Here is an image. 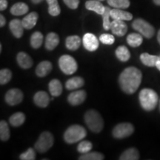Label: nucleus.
<instances>
[{
	"label": "nucleus",
	"mask_w": 160,
	"mask_h": 160,
	"mask_svg": "<svg viewBox=\"0 0 160 160\" xmlns=\"http://www.w3.org/2000/svg\"><path fill=\"white\" fill-rule=\"evenodd\" d=\"M49 91L53 97H59L62 93V85L59 79H52L48 85Z\"/></svg>",
	"instance_id": "5701e85b"
},
{
	"label": "nucleus",
	"mask_w": 160,
	"mask_h": 160,
	"mask_svg": "<svg viewBox=\"0 0 160 160\" xmlns=\"http://www.w3.org/2000/svg\"><path fill=\"white\" fill-rule=\"evenodd\" d=\"M25 115L22 112H17L9 118V122L13 127H19L25 122Z\"/></svg>",
	"instance_id": "c85d7f7f"
},
{
	"label": "nucleus",
	"mask_w": 160,
	"mask_h": 160,
	"mask_svg": "<svg viewBox=\"0 0 160 160\" xmlns=\"http://www.w3.org/2000/svg\"><path fill=\"white\" fill-rule=\"evenodd\" d=\"M33 102L39 108H46L49 105L50 97L45 91H38L33 97Z\"/></svg>",
	"instance_id": "2eb2a0df"
},
{
	"label": "nucleus",
	"mask_w": 160,
	"mask_h": 160,
	"mask_svg": "<svg viewBox=\"0 0 160 160\" xmlns=\"http://www.w3.org/2000/svg\"><path fill=\"white\" fill-rule=\"evenodd\" d=\"M48 4V13L52 17H57L61 13L58 0H46Z\"/></svg>",
	"instance_id": "7c9ffc66"
},
{
	"label": "nucleus",
	"mask_w": 160,
	"mask_h": 160,
	"mask_svg": "<svg viewBox=\"0 0 160 160\" xmlns=\"http://www.w3.org/2000/svg\"><path fill=\"white\" fill-rule=\"evenodd\" d=\"M85 122L90 131L98 133L102 131L104 128V120L99 112L95 110H88L85 114Z\"/></svg>",
	"instance_id": "7ed1b4c3"
},
{
	"label": "nucleus",
	"mask_w": 160,
	"mask_h": 160,
	"mask_svg": "<svg viewBox=\"0 0 160 160\" xmlns=\"http://www.w3.org/2000/svg\"><path fill=\"white\" fill-rule=\"evenodd\" d=\"M17 61L22 68L29 69L33 66V59L25 52H19L17 56Z\"/></svg>",
	"instance_id": "4468645a"
},
{
	"label": "nucleus",
	"mask_w": 160,
	"mask_h": 160,
	"mask_svg": "<svg viewBox=\"0 0 160 160\" xmlns=\"http://www.w3.org/2000/svg\"><path fill=\"white\" fill-rule=\"evenodd\" d=\"M93 148V145L90 141L85 140L82 141L77 146V151L79 153L84 154V153H88Z\"/></svg>",
	"instance_id": "c9c22d12"
},
{
	"label": "nucleus",
	"mask_w": 160,
	"mask_h": 160,
	"mask_svg": "<svg viewBox=\"0 0 160 160\" xmlns=\"http://www.w3.org/2000/svg\"><path fill=\"white\" fill-rule=\"evenodd\" d=\"M142 72L136 67H128L122 72L119 77L120 88L128 94L135 93L142 82Z\"/></svg>",
	"instance_id": "f257e3e1"
},
{
	"label": "nucleus",
	"mask_w": 160,
	"mask_h": 160,
	"mask_svg": "<svg viewBox=\"0 0 160 160\" xmlns=\"http://www.w3.org/2000/svg\"><path fill=\"white\" fill-rule=\"evenodd\" d=\"M59 43V37L54 32H51L45 38V48L48 51H53Z\"/></svg>",
	"instance_id": "a211bd4d"
},
{
	"label": "nucleus",
	"mask_w": 160,
	"mask_h": 160,
	"mask_svg": "<svg viewBox=\"0 0 160 160\" xmlns=\"http://www.w3.org/2000/svg\"><path fill=\"white\" fill-rule=\"evenodd\" d=\"M64 3L69 8L75 10L78 8L79 5V0H63Z\"/></svg>",
	"instance_id": "ea45409f"
},
{
	"label": "nucleus",
	"mask_w": 160,
	"mask_h": 160,
	"mask_svg": "<svg viewBox=\"0 0 160 160\" xmlns=\"http://www.w3.org/2000/svg\"><path fill=\"white\" fill-rule=\"evenodd\" d=\"M6 24V19L3 15H0V27H4Z\"/></svg>",
	"instance_id": "79ce46f5"
},
{
	"label": "nucleus",
	"mask_w": 160,
	"mask_h": 160,
	"mask_svg": "<svg viewBox=\"0 0 160 160\" xmlns=\"http://www.w3.org/2000/svg\"><path fill=\"white\" fill-rule=\"evenodd\" d=\"M157 39H158V42H159V45H160V30L158 32V34H157Z\"/></svg>",
	"instance_id": "49530a36"
},
{
	"label": "nucleus",
	"mask_w": 160,
	"mask_h": 160,
	"mask_svg": "<svg viewBox=\"0 0 160 160\" xmlns=\"http://www.w3.org/2000/svg\"><path fill=\"white\" fill-rule=\"evenodd\" d=\"M87 136V131L83 126L73 125L68 128L64 133V140L68 144H74L82 139H85Z\"/></svg>",
	"instance_id": "20e7f679"
},
{
	"label": "nucleus",
	"mask_w": 160,
	"mask_h": 160,
	"mask_svg": "<svg viewBox=\"0 0 160 160\" xmlns=\"http://www.w3.org/2000/svg\"><path fill=\"white\" fill-rule=\"evenodd\" d=\"M99 1H104V0H99Z\"/></svg>",
	"instance_id": "8fccbe9b"
},
{
	"label": "nucleus",
	"mask_w": 160,
	"mask_h": 160,
	"mask_svg": "<svg viewBox=\"0 0 160 160\" xmlns=\"http://www.w3.org/2000/svg\"><path fill=\"white\" fill-rule=\"evenodd\" d=\"M81 45V39L79 36L73 35L68 37L65 41L66 48L70 51H74L79 49Z\"/></svg>",
	"instance_id": "4be33fe9"
},
{
	"label": "nucleus",
	"mask_w": 160,
	"mask_h": 160,
	"mask_svg": "<svg viewBox=\"0 0 160 160\" xmlns=\"http://www.w3.org/2000/svg\"><path fill=\"white\" fill-rule=\"evenodd\" d=\"M12 78V72L9 69H2L0 71V84L5 85L11 81Z\"/></svg>",
	"instance_id": "e433bc0d"
},
{
	"label": "nucleus",
	"mask_w": 160,
	"mask_h": 160,
	"mask_svg": "<svg viewBox=\"0 0 160 160\" xmlns=\"http://www.w3.org/2000/svg\"><path fill=\"white\" fill-rule=\"evenodd\" d=\"M156 67L157 68L158 70H159V71H160V59H159V61H158L157 62V65H156Z\"/></svg>",
	"instance_id": "c03bdc74"
},
{
	"label": "nucleus",
	"mask_w": 160,
	"mask_h": 160,
	"mask_svg": "<svg viewBox=\"0 0 160 160\" xmlns=\"http://www.w3.org/2000/svg\"><path fill=\"white\" fill-rule=\"evenodd\" d=\"M2 45L1 44H0V52L2 51Z\"/></svg>",
	"instance_id": "de8ad7c7"
},
{
	"label": "nucleus",
	"mask_w": 160,
	"mask_h": 160,
	"mask_svg": "<svg viewBox=\"0 0 160 160\" xmlns=\"http://www.w3.org/2000/svg\"><path fill=\"white\" fill-rule=\"evenodd\" d=\"M44 37L41 32L36 31L31 37V45L33 48L38 49L43 43Z\"/></svg>",
	"instance_id": "c756f323"
},
{
	"label": "nucleus",
	"mask_w": 160,
	"mask_h": 160,
	"mask_svg": "<svg viewBox=\"0 0 160 160\" xmlns=\"http://www.w3.org/2000/svg\"><path fill=\"white\" fill-rule=\"evenodd\" d=\"M54 143V138L51 133L48 131H44L39 136L34 148L40 153H45L51 148Z\"/></svg>",
	"instance_id": "39448f33"
},
{
	"label": "nucleus",
	"mask_w": 160,
	"mask_h": 160,
	"mask_svg": "<svg viewBox=\"0 0 160 160\" xmlns=\"http://www.w3.org/2000/svg\"><path fill=\"white\" fill-rule=\"evenodd\" d=\"M111 30L112 33L117 37H123L128 32V25L123 20L113 19L111 22Z\"/></svg>",
	"instance_id": "9b49d317"
},
{
	"label": "nucleus",
	"mask_w": 160,
	"mask_h": 160,
	"mask_svg": "<svg viewBox=\"0 0 160 160\" xmlns=\"http://www.w3.org/2000/svg\"><path fill=\"white\" fill-rule=\"evenodd\" d=\"M36 157H37L36 151L32 148H30L19 156V159L22 160H35Z\"/></svg>",
	"instance_id": "4c0bfd02"
},
{
	"label": "nucleus",
	"mask_w": 160,
	"mask_h": 160,
	"mask_svg": "<svg viewBox=\"0 0 160 160\" xmlns=\"http://www.w3.org/2000/svg\"><path fill=\"white\" fill-rule=\"evenodd\" d=\"M134 132V127L131 123L122 122L116 125L112 131V134L115 139H124L128 137Z\"/></svg>",
	"instance_id": "6e6552de"
},
{
	"label": "nucleus",
	"mask_w": 160,
	"mask_h": 160,
	"mask_svg": "<svg viewBox=\"0 0 160 160\" xmlns=\"http://www.w3.org/2000/svg\"><path fill=\"white\" fill-rule=\"evenodd\" d=\"M85 8L86 9L95 12L101 16L103 14L105 10V6L100 2L99 0H88L85 2Z\"/></svg>",
	"instance_id": "f3484780"
},
{
	"label": "nucleus",
	"mask_w": 160,
	"mask_h": 160,
	"mask_svg": "<svg viewBox=\"0 0 160 160\" xmlns=\"http://www.w3.org/2000/svg\"><path fill=\"white\" fill-rule=\"evenodd\" d=\"M115 54L117 59L122 62L128 61L131 58V53H130L128 48L125 45L119 46L116 50Z\"/></svg>",
	"instance_id": "393cba45"
},
{
	"label": "nucleus",
	"mask_w": 160,
	"mask_h": 160,
	"mask_svg": "<svg viewBox=\"0 0 160 160\" xmlns=\"http://www.w3.org/2000/svg\"><path fill=\"white\" fill-rule=\"evenodd\" d=\"M85 85V80L80 77H74L69 79L66 82L65 88L68 91H74L79 89Z\"/></svg>",
	"instance_id": "412c9836"
},
{
	"label": "nucleus",
	"mask_w": 160,
	"mask_h": 160,
	"mask_svg": "<svg viewBox=\"0 0 160 160\" xmlns=\"http://www.w3.org/2000/svg\"><path fill=\"white\" fill-rule=\"evenodd\" d=\"M111 17L113 19L123 20V21H130L133 19V15L128 11H123L122 9L114 8L111 9Z\"/></svg>",
	"instance_id": "aec40b11"
},
{
	"label": "nucleus",
	"mask_w": 160,
	"mask_h": 160,
	"mask_svg": "<svg viewBox=\"0 0 160 160\" xmlns=\"http://www.w3.org/2000/svg\"><path fill=\"white\" fill-rule=\"evenodd\" d=\"M53 68V65L51 62L42 61L37 66L36 74L39 77H45L51 73Z\"/></svg>",
	"instance_id": "dca6fc26"
},
{
	"label": "nucleus",
	"mask_w": 160,
	"mask_h": 160,
	"mask_svg": "<svg viewBox=\"0 0 160 160\" xmlns=\"http://www.w3.org/2000/svg\"><path fill=\"white\" fill-rule=\"evenodd\" d=\"M82 43L84 48L87 51L91 52L97 51L99 46V42L97 37L91 33H87L84 35L82 38Z\"/></svg>",
	"instance_id": "9d476101"
},
{
	"label": "nucleus",
	"mask_w": 160,
	"mask_h": 160,
	"mask_svg": "<svg viewBox=\"0 0 160 160\" xmlns=\"http://www.w3.org/2000/svg\"><path fill=\"white\" fill-rule=\"evenodd\" d=\"M9 28L11 30L12 34L17 39H19L22 37L24 33V27L21 20L15 19L11 20L9 24Z\"/></svg>",
	"instance_id": "ddd939ff"
},
{
	"label": "nucleus",
	"mask_w": 160,
	"mask_h": 160,
	"mask_svg": "<svg viewBox=\"0 0 160 160\" xmlns=\"http://www.w3.org/2000/svg\"><path fill=\"white\" fill-rule=\"evenodd\" d=\"M140 60L148 67H156L157 62L159 60V57L154 55H151L148 53H143L140 56Z\"/></svg>",
	"instance_id": "b1692460"
},
{
	"label": "nucleus",
	"mask_w": 160,
	"mask_h": 160,
	"mask_svg": "<svg viewBox=\"0 0 160 160\" xmlns=\"http://www.w3.org/2000/svg\"><path fill=\"white\" fill-rule=\"evenodd\" d=\"M11 137L8 124L5 120L0 122V139L2 141H8Z\"/></svg>",
	"instance_id": "2f4dec72"
},
{
	"label": "nucleus",
	"mask_w": 160,
	"mask_h": 160,
	"mask_svg": "<svg viewBox=\"0 0 160 160\" xmlns=\"http://www.w3.org/2000/svg\"><path fill=\"white\" fill-rule=\"evenodd\" d=\"M159 111H160V100H159Z\"/></svg>",
	"instance_id": "09e8293b"
},
{
	"label": "nucleus",
	"mask_w": 160,
	"mask_h": 160,
	"mask_svg": "<svg viewBox=\"0 0 160 160\" xmlns=\"http://www.w3.org/2000/svg\"><path fill=\"white\" fill-rule=\"evenodd\" d=\"M38 19H39V15H38L37 12L30 13L29 14H28L22 20L24 28L30 30L34 28V26L37 22Z\"/></svg>",
	"instance_id": "6ab92c4d"
},
{
	"label": "nucleus",
	"mask_w": 160,
	"mask_h": 160,
	"mask_svg": "<svg viewBox=\"0 0 160 160\" xmlns=\"http://www.w3.org/2000/svg\"><path fill=\"white\" fill-rule=\"evenodd\" d=\"M79 160H103L105 156L99 152H88L82 154L79 157Z\"/></svg>",
	"instance_id": "473e14b6"
},
{
	"label": "nucleus",
	"mask_w": 160,
	"mask_h": 160,
	"mask_svg": "<svg viewBox=\"0 0 160 160\" xmlns=\"http://www.w3.org/2000/svg\"><path fill=\"white\" fill-rule=\"evenodd\" d=\"M159 59H160V56H159Z\"/></svg>",
	"instance_id": "3c124183"
},
{
	"label": "nucleus",
	"mask_w": 160,
	"mask_h": 160,
	"mask_svg": "<svg viewBox=\"0 0 160 160\" xmlns=\"http://www.w3.org/2000/svg\"><path fill=\"white\" fill-rule=\"evenodd\" d=\"M111 9H110L109 7H106L105 6V12L102 17L103 19V28L105 31H108L111 29V22L110 21V17H111Z\"/></svg>",
	"instance_id": "f704fd0d"
},
{
	"label": "nucleus",
	"mask_w": 160,
	"mask_h": 160,
	"mask_svg": "<svg viewBox=\"0 0 160 160\" xmlns=\"http://www.w3.org/2000/svg\"><path fill=\"white\" fill-rule=\"evenodd\" d=\"M87 97V93L84 90L76 91L70 93L68 97V102L73 106L79 105L82 104Z\"/></svg>",
	"instance_id": "f8f14e48"
},
{
	"label": "nucleus",
	"mask_w": 160,
	"mask_h": 160,
	"mask_svg": "<svg viewBox=\"0 0 160 160\" xmlns=\"http://www.w3.org/2000/svg\"><path fill=\"white\" fill-rule=\"evenodd\" d=\"M139 99L142 108L147 111H151L157 107L159 97L157 92L150 88H144L140 91Z\"/></svg>",
	"instance_id": "f03ea898"
},
{
	"label": "nucleus",
	"mask_w": 160,
	"mask_h": 160,
	"mask_svg": "<svg viewBox=\"0 0 160 160\" xmlns=\"http://www.w3.org/2000/svg\"><path fill=\"white\" fill-rule=\"evenodd\" d=\"M111 7L118 9H126L130 6L129 0H107Z\"/></svg>",
	"instance_id": "72a5a7b5"
},
{
	"label": "nucleus",
	"mask_w": 160,
	"mask_h": 160,
	"mask_svg": "<svg viewBox=\"0 0 160 160\" xmlns=\"http://www.w3.org/2000/svg\"><path fill=\"white\" fill-rule=\"evenodd\" d=\"M8 1L7 0H0V11H3L7 8Z\"/></svg>",
	"instance_id": "a19ab883"
},
{
	"label": "nucleus",
	"mask_w": 160,
	"mask_h": 160,
	"mask_svg": "<svg viewBox=\"0 0 160 160\" xmlns=\"http://www.w3.org/2000/svg\"><path fill=\"white\" fill-rule=\"evenodd\" d=\"M153 2H154L157 5L160 6V0H153Z\"/></svg>",
	"instance_id": "a18cd8bd"
},
{
	"label": "nucleus",
	"mask_w": 160,
	"mask_h": 160,
	"mask_svg": "<svg viewBox=\"0 0 160 160\" xmlns=\"http://www.w3.org/2000/svg\"><path fill=\"white\" fill-rule=\"evenodd\" d=\"M42 1H43V0H31V2H33V4H39V3H41Z\"/></svg>",
	"instance_id": "37998d69"
},
{
	"label": "nucleus",
	"mask_w": 160,
	"mask_h": 160,
	"mask_svg": "<svg viewBox=\"0 0 160 160\" xmlns=\"http://www.w3.org/2000/svg\"><path fill=\"white\" fill-rule=\"evenodd\" d=\"M132 28L147 39H151L155 34V29L153 25L142 19H135L132 23Z\"/></svg>",
	"instance_id": "423d86ee"
},
{
	"label": "nucleus",
	"mask_w": 160,
	"mask_h": 160,
	"mask_svg": "<svg viewBox=\"0 0 160 160\" xmlns=\"http://www.w3.org/2000/svg\"><path fill=\"white\" fill-rule=\"evenodd\" d=\"M139 159V153L137 149L134 148L127 149L120 156V160H138Z\"/></svg>",
	"instance_id": "cd10ccee"
},
{
	"label": "nucleus",
	"mask_w": 160,
	"mask_h": 160,
	"mask_svg": "<svg viewBox=\"0 0 160 160\" xmlns=\"http://www.w3.org/2000/svg\"><path fill=\"white\" fill-rule=\"evenodd\" d=\"M143 36L140 33H132L127 37V42L132 48L139 47L143 42Z\"/></svg>",
	"instance_id": "a878e982"
},
{
	"label": "nucleus",
	"mask_w": 160,
	"mask_h": 160,
	"mask_svg": "<svg viewBox=\"0 0 160 160\" xmlns=\"http://www.w3.org/2000/svg\"><path fill=\"white\" fill-rule=\"evenodd\" d=\"M59 67L65 74L71 75L77 71L78 64L71 56L63 55L59 59Z\"/></svg>",
	"instance_id": "0eeeda50"
},
{
	"label": "nucleus",
	"mask_w": 160,
	"mask_h": 160,
	"mask_svg": "<svg viewBox=\"0 0 160 160\" xmlns=\"http://www.w3.org/2000/svg\"><path fill=\"white\" fill-rule=\"evenodd\" d=\"M99 40L104 45H111L114 43L115 38L113 35L108 34V33H103L99 37Z\"/></svg>",
	"instance_id": "58836bf2"
},
{
	"label": "nucleus",
	"mask_w": 160,
	"mask_h": 160,
	"mask_svg": "<svg viewBox=\"0 0 160 160\" xmlns=\"http://www.w3.org/2000/svg\"><path fill=\"white\" fill-rule=\"evenodd\" d=\"M24 95L22 91L18 88L10 89L6 93L5 99L6 103L11 106H15L19 105L22 102Z\"/></svg>",
	"instance_id": "1a4fd4ad"
},
{
	"label": "nucleus",
	"mask_w": 160,
	"mask_h": 160,
	"mask_svg": "<svg viewBox=\"0 0 160 160\" xmlns=\"http://www.w3.org/2000/svg\"><path fill=\"white\" fill-rule=\"evenodd\" d=\"M28 6L24 2H17L13 5L11 8V13L14 16H22L28 12Z\"/></svg>",
	"instance_id": "bb28decb"
}]
</instances>
